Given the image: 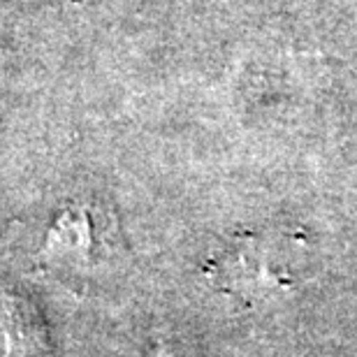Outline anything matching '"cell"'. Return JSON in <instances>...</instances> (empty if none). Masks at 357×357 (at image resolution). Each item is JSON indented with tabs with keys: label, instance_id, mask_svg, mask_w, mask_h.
<instances>
[{
	"label": "cell",
	"instance_id": "1",
	"mask_svg": "<svg viewBox=\"0 0 357 357\" xmlns=\"http://www.w3.org/2000/svg\"><path fill=\"white\" fill-rule=\"evenodd\" d=\"M209 278L227 295L246 304H260L295 288L297 276L285 262L281 246L260 239H239L209 262Z\"/></svg>",
	"mask_w": 357,
	"mask_h": 357
},
{
	"label": "cell",
	"instance_id": "2",
	"mask_svg": "<svg viewBox=\"0 0 357 357\" xmlns=\"http://www.w3.org/2000/svg\"><path fill=\"white\" fill-rule=\"evenodd\" d=\"M42 337L33 311L17 297H0V357H35Z\"/></svg>",
	"mask_w": 357,
	"mask_h": 357
},
{
	"label": "cell",
	"instance_id": "3",
	"mask_svg": "<svg viewBox=\"0 0 357 357\" xmlns=\"http://www.w3.org/2000/svg\"><path fill=\"white\" fill-rule=\"evenodd\" d=\"M151 357H172V353H169L165 346H155V351L151 353Z\"/></svg>",
	"mask_w": 357,
	"mask_h": 357
}]
</instances>
